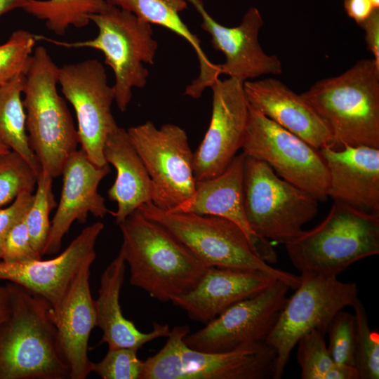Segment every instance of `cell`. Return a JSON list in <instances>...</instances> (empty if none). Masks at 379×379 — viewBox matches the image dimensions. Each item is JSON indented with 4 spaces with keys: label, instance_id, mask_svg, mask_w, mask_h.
<instances>
[{
    "label": "cell",
    "instance_id": "1",
    "mask_svg": "<svg viewBox=\"0 0 379 379\" xmlns=\"http://www.w3.org/2000/svg\"><path fill=\"white\" fill-rule=\"evenodd\" d=\"M6 285L11 312L0 324V379L69 378L52 306L18 284Z\"/></svg>",
    "mask_w": 379,
    "mask_h": 379
},
{
    "label": "cell",
    "instance_id": "2",
    "mask_svg": "<svg viewBox=\"0 0 379 379\" xmlns=\"http://www.w3.org/2000/svg\"><path fill=\"white\" fill-rule=\"evenodd\" d=\"M119 253L130 268V284L168 302L192 290L208 270L182 244L136 210L119 225Z\"/></svg>",
    "mask_w": 379,
    "mask_h": 379
},
{
    "label": "cell",
    "instance_id": "3",
    "mask_svg": "<svg viewBox=\"0 0 379 379\" xmlns=\"http://www.w3.org/2000/svg\"><path fill=\"white\" fill-rule=\"evenodd\" d=\"M301 95L326 123L336 148H379V65L373 59L317 81Z\"/></svg>",
    "mask_w": 379,
    "mask_h": 379
},
{
    "label": "cell",
    "instance_id": "4",
    "mask_svg": "<svg viewBox=\"0 0 379 379\" xmlns=\"http://www.w3.org/2000/svg\"><path fill=\"white\" fill-rule=\"evenodd\" d=\"M58 74L59 67L45 47H35L23 90L26 129L41 171L53 178L62 175L79 144L71 114L58 92Z\"/></svg>",
    "mask_w": 379,
    "mask_h": 379
},
{
    "label": "cell",
    "instance_id": "5",
    "mask_svg": "<svg viewBox=\"0 0 379 379\" xmlns=\"http://www.w3.org/2000/svg\"><path fill=\"white\" fill-rule=\"evenodd\" d=\"M138 210L165 228L208 267L267 272L292 289L301 282L300 276L274 268L265 261L241 228L228 219L165 211L152 201Z\"/></svg>",
    "mask_w": 379,
    "mask_h": 379
},
{
    "label": "cell",
    "instance_id": "6",
    "mask_svg": "<svg viewBox=\"0 0 379 379\" xmlns=\"http://www.w3.org/2000/svg\"><path fill=\"white\" fill-rule=\"evenodd\" d=\"M285 246L300 273L338 277L354 262L379 253V214L335 201L319 225Z\"/></svg>",
    "mask_w": 379,
    "mask_h": 379
},
{
    "label": "cell",
    "instance_id": "7",
    "mask_svg": "<svg viewBox=\"0 0 379 379\" xmlns=\"http://www.w3.org/2000/svg\"><path fill=\"white\" fill-rule=\"evenodd\" d=\"M88 18L98 30L92 39L61 41L35 34L36 39L67 48H89L101 51L105 62L114 72V101L119 109L125 112L132 98V89L144 88L147 84L149 72L144 64L152 65L157 54L158 43L153 37L152 25L111 5Z\"/></svg>",
    "mask_w": 379,
    "mask_h": 379
},
{
    "label": "cell",
    "instance_id": "8",
    "mask_svg": "<svg viewBox=\"0 0 379 379\" xmlns=\"http://www.w3.org/2000/svg\"><path fill=\"white\" fill-rule=\"evenodd\" d=\"M187 325L176 326L165 345L143 361L140 379H265L273 378L275 350L266 343L225 352L189 347Z\"/></svg>",
    "mask_w": 379,
    "mask_h": 379
},
{
    "label": "cell",
    "instance_id": "9",
    "mask_svg": "<svg viewBox=\"0 0 379 379\" xmlns=\"http://www.w3.org/2000/svg\"><path fill=\"white\" fill-rule=\"evenodd\" d=\"M244 206L257 237L285 245L315 217L318 200L280 178L265 162L246 155Z\"/></svg>",
    "mask_w": 379,
    "mask_h": 379
},
{
    "label": "cell",
    "instance_id": "10",
    "mask_svg": "<svg viewBox=\"0 0 379 379\" xmlns=\"http://www.w3.org/2000/svg\"><path fill=\"white\" fill-rule=\"evenodd\" d=\"M300 277V285L287 298L266 340L277 353L274 379L282 377L291 352L301 337L314 330L325 335L334 316L352 307L358 299L356 284L343 282L337 276L301 273Z\"/></svg>",
    "mask_w": 379,
    "mask_h": 379
},
{
    "label": "cell",
    "instance_id": "11",
    "mask_svg": "<svg viewBox=\"0 0 379 379\" xmlns=\"http://www.w3.org/2000/svg\"><path fill=\"white\" fill-rule=\"evenodd\" d=\"M242 149L246 156L265 162L280 178L318 201L327 199L329 174L319 149L250 105Z\"/></svg>",
    "mask_w": 379,
    "mask_h": 379
},
{
    "label": "cell",
    "instance_id": "12",
    "mask_svg": "<svg viewBox=\"0 0 379 379\" xmlns=\"http://www.w3.org/2000/svg\"><path fill=\"white\" fill-rule=\"evenodd\" d=\"M154 186L152 203L170 211L194 192V153L186 132L166 124L157 128L151 121L127 130Z\"/></svg>",
    "mask_w": 379,
    "mask_h": 379
},
{
    "label": "cell",
    "instance_id": "13",
    "mask_svg": "<svg viewBox=\"0 0 379 379\" xmlns=\"http://www.w3.org/2000/svg\"><path fill=\"white\" fill-rule=\"evenodd\" d=\"M58 84L74 109L81 149L95 166L107 164L105 143L118 126L112 113L114 93L103 65L96 59L63 65L59 67Z\"/></svg>",
    "mask_w": 379,
    "mask_h": 379
},
{
    "label": "cell",
    "instance_id": "14",
    "mask_svg": "<svg viewBox=\"0 0 379 379\" xmlns=\"http://www.w3.org/2000/svg\"><path fill=\"white\" fill-rule=\"evenodd\" d=\"M289 286L276 280L261 293L231 306L206 326L184 338L190 348L225 352L266 343L287 300Z\"/></svg>",
    "mask_w": 379,
    "mask_h": 379
},
{
    "label": "cell",
    "instance_id": "15",
    "mask_svg": "<svg viewBox=\"0 0 379 379\" xmlns=\"http://www.w3.org/2000/svg\"><path fill=\"white\" fill-rule=\"evenodd\" d=\"M244 82L237 78H218L211 86L213 102L210 124L194 152L196 181L220 174L242 149L249 114Z\"/></svg>",
    "mask_w": 379,
    "mask_h": 379
},
{
    "label": "cell",
    "instance_id": "16",
    "mask_svg": "<svg viewBox=\"0 0 379 379\" xmlns=\"http://www.w3.org/2000/svg\"><path fill=\"white\" fill-rule=\"evenodd\" d=\"M102 222L86 227L58 256L22 262L0 261V280L18 284L44 299L55 312L80 268L95 259Z\"/></svg>",
    "mask_w": 379,
    "mask_h": 379
},
{
    "label": "cell",
    "instance_id": "17",
    "mask_svg": "<svg viewBox=\"0 0 379 379\" xmlns=\"http://www.w3.org/2000/svg\"><path fill=\"white\" fill-rule=\"evenodd\" d=\"M187 1L201 17V27L210 34L213 48L225 55V61L220 65V74L246 81L282 72L279 58L267 54L259 43L258 35L264 20L258 8H249L239 25L229 27L212 18L205 9L203 0Z\"/></svg>",
    "mask_w": 379,
    "mask_h": 379
},
{
    "label": "cell",
    "instance_id": "18",
    "mask_svg": "<svg viewBox=\"0 0 379 379\" xmlns=\"http://www.w3.org/2000/svg\"><path fill=\"white\" fill-rule=\"evenodd\" d=\"M109 172L108 164L95 166L82 149H77L70 155L62 171L60 199L51 222L44 255L60 251L64 236L75 220L84 223L89 213L101 218L107 215L109 211L105 200L98 188Z\"/></svg>",
    "mask_w": 379,
    "mask_h": 379
},
{
    "label": "cell",
    "instance_id": "19",
    "mask_svg": "<svg viewBox=\"0 0 379 379\" xmlns=\"http://www.w3.org/2000/svg\"><path fill=\"white\" fill-rule=\"evenodd\" d=\"M248 105L314 147L336 148L333 135L324 119L302 98L275 78L246 81Z\"/></svg>",
    "mask_w": 379,
    "mask_h": 379
},
{
    "label": "cell",
    "instance_id": "20",
    "mask_svg": "<svg viewBox=\"0 0 379 379\" xmlns=\"http://www.w3.org/2000/svg\"><path fill=\"white\" fill-rule=\"evenodd\" d=\"M246 155L237 154L220 174L196 181L194 193L169 211L193 213L225 218L246 233L260 257L270 265L277 254L269 241L257 237L247 221L244 206V173Z\"/></svg>",
    "mask_w": 379,
    "mask_h": 379
},
{
    "label": "cell",
    "instance_id": "21",
    "mask_svg": "<svg viewBox=\"0 0 379 379\" xmlns=\"http://www.w3.org/2000/svg\"><path fill=\"white\" fill-rule=\"evenodd\" d=\"M319 151L329 174L328 197L379 214V148L343 145Z\"/></svg>",
    "mask_w": 379,
    "mask_h": 379
},
{
    "label": "cell",
    "instance_id": "22",
    "mask_svg": "<svg viewBox=\"0 0 379 379\" xmlns=\"http://www.w3.org/2000/svg\"><path fill=\"white\" fill-rule=\"evenodd\" d=\"M92 264L86 262L80 268L54 312L58 345L71 379H85L94 368L95 363L88 355L90 334L96 326L95 300L89 284Z\"/></svg>",
    "mask_w": 379,
    "mask_h": 379
},
{
    "label": "cell",
    "instance_id": "23",
    "mask_svg": "<svg viewBox=\"0 0 379 379\" xmlns=\"http://www.w3.org/2000/svg\"><path fill=\"white\" fill-rule=\"evenodd\" d=\"M276 280L262 271L211 267L192 290L171 302L193 321L206 324L231 306L261 293Z\"/></svg>",
    "mask_w": 379,
    "mask_h": 379
},
{
    "label": "cell",
    "instance_id": "24",
    "mask_svg": "<svg viewBox=\"0 0 379 379\" xmlns=\"http://www.w3.org/2000/svg\"><path fill=\"white\" fill-rule=\"evenodd\" d=\"M126 262L119 253L107 265L100 278L98 296L95 300L96 326L102 331L100 343L108 349L131 348L138 351L145 344L160 337H168V324H153L149 333L139 331L121 312L119 295L125 276Z\"/></svg>",
    "mask_w": 379,
    "mask_h": 379
},
{
    "label": "cell",
    "instance_id": "25",
    "mask_svg": "<svg viewBox=\"0 0 379 379\" xmlns=\"http://www.w3.org/2000/svg\"><path fill=\"white\" fill-rule=\"evenodd\" d=\"M103 154L107 163L117 171L116 179L107 194L109 199L117 204V210L112 213L119 225L141 205L152 201L154 186L124 128L118 126L109 135Z\"/></svg>",
    "mask_w": 379,
    "mask_h": 379
},
{
    "label": "cell",
    "instance_id": "26",
    "mask_svg": "<svg viewBox=\"0 0 379 379\" xmlns=\"http://www.w3.org/2000/svg\"><path fill=\"white\" fill-rule=\"evenodd\" d=\"M108 4L133 13L151 25L162 26L186 40L196 52L199 74L188 85L184 94L199 98L220 74L219 65L212 63L201 46V41L184 23L180 13L187 7V0H105Z\"/></svg>",
    "mask_w": 379,
    "mask_h": 379
},
{
    "label": "cell",
    "instance_id": "27",
    "mask_svg": "<svg viewBox=\"0 0 379 379\" xmlns=\"http://www.w3.org/2000/svg\"><path fill=\"white\" fill-rule=\"evenodd\" d=\"M25 74L18 75L0 87V144L20 154L39 176L41 166L32 151L26 129L22 95Z\"/></svg>",
    "mask_w": 379,
    "mask_h": 379
},
{
    "label": "cell",
    "instance_id": "28",
    "mask_svg": "<svg viewBox=\"0 0 379 379\" xmlns=\"http://www.w3.org/2000/svg\"><path fill=\"white\" fill-rule=\"evenodd\" d=\"M109 5L105 0H32L23 10L44 20L51 32L62 35L71 26H87L90 15L102 12Z\"/></svg>",
    "mask_w": 379,
    "mask_h": 379
},
{
    "label": "cell",
    "instance_id": "29",
    "mask_svg": "<svg viewBox=\"0 0 379 379\" xmlns=\"http://www.w3.org/2000/svg\"><path fill=\"white\" fill-rule=\"evenodd\" d=\"M53 179L46 172H40L32 204L25 215L31 244L41 258L51 229L49 215L56 206L52 192Z\"/></svg>",
    "mask_w": 379,
    "mask_h": 379
},
{
    "label": "cell",
    "instance_id": "30",
    "mask_svg": "<svg viewBox=\"0 0 379 379\" xmlns=\"http://www.w3.org/2000/svg\"><path fill=\"white\" fill-rule=\"evenodd\" d=\"M354 311L356 338L354 366L359 379L379 378V335L370 328L366 309L358 298Z\"/></svg>",
    "mask_w": 379,
    "mask_h": 379
},
{
    "label": "cell",
    "instance_id": "31",
    "mask_svg": "<svg viewBox=\"0 0 379 379\" xmlns=\"http://www.w3.org/2000/svg\"><path fill=\"white\" fill-rule=\"evenodd\" d=\"M38 175L18 153L0 154V208L11 204L23 192H32Z\"/></svg>",
    "mask_w": 379,
    "mask_h": 379
},
{
    "label": "cell",
    "instance_id": "32",
    "mask_svg": "<svg viewBox=\"0 0 379 379\" xmlns=\"http://www.w3.org/2000/svg\"><path fill=\"white\" fill-rule=\"evenodd\" d=\"M36 42L35 34L18 29L0 45V87L18 75L26 74Z\"/></svg>",
    "mask_w": 379,
    "mask_h": 379
},
{
    "label": "cell",
    "instance_id": "33",
    "mask_svg": "<svg viewBox=\"0 0 379 379\" xmlns=\"http://www.w3.org/2000/svg\"><path fill=\"white\" fill-rule=\"evenodd\" d=\"M297 361L302 379H324L325 373L334 365L324 339V335L314 330L301 337L296 345Z\"/></svg>",
    "mask_w": 379,
    "mask_h": 379
},
{
    "label": "cell",
    "instance_id": "34",
    "mask_svg": "<svg viewBox=\"0 0 379 379\" xmlns=\"http://www.w3.org/2000/svg\"><path fill=\"white\" fill-rule=\"evenodd\" d=\"M328 350L333 361L354 366L356 326L354 315L338 312L331 320L327 333ZM355 367V366H354Z\"/></svg>",
    "mask_w": 379,
    "mask_h": 379
},
{
    "label": "cell",
    "instance_id": "35",
    "mask_svg": "<svg viewBox=\"0 0 379 379\" xmlns=\"http://www.w3.org/2000/svg\"><path fill=\"white\" fill-rule=\"evenodd\" d=\"M137 353L131 348L108 349L105 357L94 364L93 372L102 379H140L143 361Z\"/></svg>",
    "mask_w": 379,
    "mask_h": 379
},
{
    "label": "cell",
    "instance_id": "36",
    "mask_svg": "<svg viewBox=\"0 0 379 379\" xmlns=\"http://www.w3.org/2000/svg\"><path fill=\"white\" fill-rule=\"evenodd\" d=\"M41 258L31 244L24 216L8 231L2 248L1 261L16 262Z\"/></svg>",
    "mask_w": 379,
    "mask_h": 379
},
{
    "label": "cell",
    "instance_id": "37",
    "mask_svg": "<svg viewBox=\"0 0 379 379\" xmlns=\"http://www.w3.org/2000/svg\"><path fill=\"white\" fill-rule=\"evenodd\" d=\"M33 199L32 192H23L8 206L0 208V261L4 243L8 231L25 215Z\"/></svg>",
    "mask_w": 379,
    "mask_h": 379
},
{
    "label": "cell",
    "instance_id": "38",
    "mask_svg": "<svg viewBox=\"0 0 379 379\" xmlns=\"http://www.w3.org/2000/svg\"><path fill=\"white\" fill-rule=\"evenodd\" d=\"M359 26L365 32L367 49L373 53V60L379 65V8H375Z\"/></svg>",
    "mask_w": 379,
    "mask_h": 379
},
{
    "label": "cell",
    "instance_id": "39",
    "mask_svg": "<svg viewBox=\"0 0 379 379\" xmlns=\"http://www.w3.org/2000/svg\"><path fill=\"white\" fill-rule=\"evenodd\" d=\"M343 6L347 15L359 25L376 8L370 0H343Z\"/></svg>",
    "mask_w": 379,
    "mask_h": 379
},
{
    "label": "cell",
    "instance_id": "40",
    "mask_svg": "<svg viewBox=\"0 0 379 379\" xmlns=\"http://www.w3.org/2000/svg\"><path fill=\"white\" fill-rule=\"evenodd\" d=\"M324 379H359V374L354 366L335 363Z\"/></svg>",
    "mask_w": 379,
    "mask_h": 379
},
{
    "label": "cell",
    "instance_id": "41",
    "mask_svg": "<svg viewBox=\"0 0 379 379\" xmlns=\"http://www.w3.org/2000/svg\"><path fill=\"white\" fill-rule=\"evenodd\" d=\"M11 312V300L6 285H0V324L9 315Z\"/></svg>",
    "mask_w": 379,
    "mask_h": 379
},
{
    "label": "cell",
    "instance_id": "42",
    "mask_svg": "<svg viewBox=\"0 0 379 379\" xmlns=\"http://www.w3.org/2000/svg\"><path fill=\"white\" fill-rule=\"evenodd\" d=\"M32 0H0V17L11 11L23 9Z\"/></svg>",
    "mask_w": 379,
    "mask_h": 379
},
{
    "label": "cell",
    "instance_id": "43",
    "mask_svg": "<svg viewBox=\"0 0 379 379\" xmlns=\"http://www.w3.org/2000/svg\"><path fill=\"white\" fill-rule=\"evenodd\" d=\"M11 150L6 147L0 144V154H3L10 152Z\"/></svg>",
    "mask_w": 379,
    "mask_h": 379
},
{
    "label": "cell",
    "instance_id": "44",
    "mask_svg": "<svg viewBox=\"0 0 379 379\" xmlns=\"http://www.w3.org/2000/svg\"><path fill=\"white\" fill-rule=\"evenodd\" d=\"M373 6L376 8H379V0H370Z\"/></svg>",
    "mask_w": 379,
    "mask_h": 379
}]
</instances>
